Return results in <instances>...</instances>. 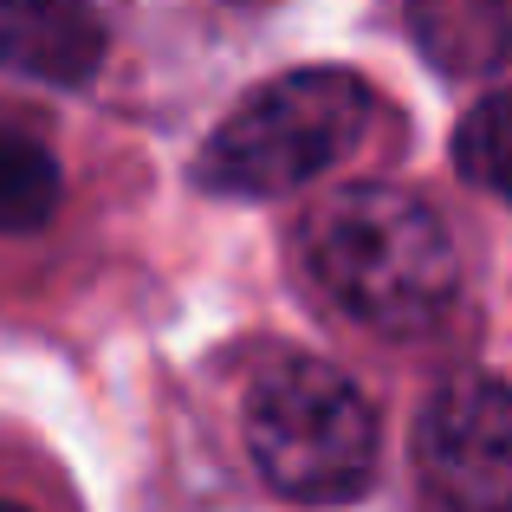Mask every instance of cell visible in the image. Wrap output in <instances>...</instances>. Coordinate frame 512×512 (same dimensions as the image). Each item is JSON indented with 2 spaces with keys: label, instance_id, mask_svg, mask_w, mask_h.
<instances>
[{
  "label": "cell",
  "instance_id": "6da1fadb",
  "mask_svg": "<svg viewBox=\"0 0 512 512\" xmlns=\"http://www.w3.org/2000/svg\"><path fill=\"white\" fill-rule=\"evenodd\" d=\"M299 260L344 318L383 338L428 331L461 292L441 214L396 182H350L325 195L299 227Z\"/></svg>",
  "mask_w": 512,
  "mask_h": 512
},
{
  "label": "cell",
  "instance_id": "7a4b0ae2",
  "mask_svg": "<svg viewBox=\"0 0 512 512\" xmlns=\"http://www.w3.org/2000/svg\"><path fill=\"white\" fill-rule=\"evenodd\" d=\"M370 117H376V98L357 72H338V65L279 72L227 111V124L201 143L195 175L201 188L240 195V201L299 195L357 150Z\"/></svg>",
  "mask_w": 512,
  "mask_h": 512
},
{
  "label": "cell",
  "instance_id": "3957f363",
  "mask_svg": "<svg viewBox=\"0 0 512 512\" xmlns=\"http://www.w3.org/2000/svg\"><path fill=\"white\" fill-rule=\"evenodd\" d=\"M240 435L260 480L292 506H350L376 480V409L318 357H273L253 370Z\"/></svg>",
  "mask_w": 512,
  "mask_h": 512
},
{
  "label": "cell",
  "instance_id": "277c9868",
  "mask_svg": "<svg viewBox=\"0 0 512 512\" xmlns=\"http://www.w3.org/2000/svg\"><path fill=\"white\" fill-rule=\"evenodd\" d=\"M415 474L448 512L512 506V383L461 370L415 415Z\"/></svg>",
  "mask_w": 512,
  "mask_h": 512
},
{
  "label": "cell",
  "instance_id": "5b68a950",
  "mask_svg": "<svg viewBox=\"0 0 512 512\" xmlns=\"http://www.w3.org/2000/svg\"><path fill=\"white\" fill-rule=\"evenodd\" d=\"M104 65V20L91 0H0V72L33 85H85Z\"/></svg>",
  "mask_w": 512,
  "mask_h": 512
},
{
  "label": "cell",
  "instance_id": "8992f818",
  "mask_svg": "<svg viewBox=\"0 0 512 512\" xmlns=\"http://www.w3.org/2000/svg\"><path fill=\"white\" fill-rule=\"evenodd\" d=\"M409 33L448 78H487L512 65V0H402Z\"/></svg>",
  "mask_w": 512,
  "mask_h": 512
},
{
  "label": "cell",
  "instance_id": "52a82bcc",
  "mask_svg": "<svg viewBox=\"0 0 512 512\" xmlns=\"http://www.w3.org/2000/svg\"><path fill=\"white\" fill-rule=\"evenodd\" d=\"M65 195V175L59 156L33 137V130L7 124L0 117V234H33L59 214Z\"/></svg>",
  "mask_w": 512,
  "mask_h": 512
},
{
  "label": "cell",
  "instance_id": "ba28073f",
  "mask_svg": "<svg viewBox=\"0 0 512 512\" xmlns=\"http://www.w3.org/2000/svg\"><path fill=\"white\" fill-rule=\"evenodd\" d=\"M454 169H461V182L512 201V85L487 91L461 117V130H454Z\"/></svg>",
  "mask_w": 512,
  "mask_h": 512
},
{
  "label": "cell",
  "instance_id": "9c48e42d",
  "mask_svg": "<svg viewBox=\"0 0 512 512\" xmlns=\"http://www.w3.org/2000/svg\"><path fill=\"white\" fill-rule=\"evenodd\" d=\"M234 7H273V0H234Z\"/></svg>",
  "mask_w": 512,
  "mask_h": 512
},
{
  "label": "cell",
  "instance_id": "30bf717a",
  "mask_svg": "<svg viewBox=\"0 0 512 512\" xmlns=\"http://www.w3.org/2000/svg\"><path fill=\"white\" fill-rule=\"evenodd\" d=\"M0 512H26V506H13V500H0Z\"/></svg>",
  "mask_w": 512,
  "mask_h": 512
},
{
  "label": "cell",
  "instance_id": "8fae6325",
  "mask_svg": "<svg viewBox=\"0 0 512 512\" xmlns=\"http://www.w3.org/2000/svg\"><path fill=\"white\" fill-rule=\"evenodd\" d=\"M506 512H512V506H506Z\"/></svg>",
  "mask_w": 512,
  "mask_h": 512
}]
</instances>
